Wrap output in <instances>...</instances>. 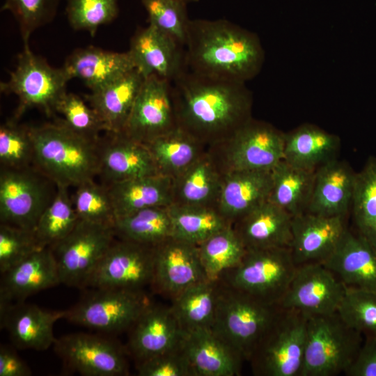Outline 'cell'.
Here are the masks:
<instances>
[{
  "label": "cell",
  "instance_id": "obj_43",
  "mask_svg": "<svg viewBox=\"0 0 376 376\" xmlns=\"http://www.w3.org/2000/svg\"><path fill=\"white\" fill-rule=\"evenodd\" d=\"M149 24L173 38L185 47L190 19L182 0H141Z\"/></svg>",
  "mask_w": 376,
  "mask_h": 376
},
{
  "label": "cell",
  "instance_id": "obj_35",
  "mask_svg": "<svg viewBox=\"0 0 376 376\" xmlns=\"http://www.w3.org/2000/svg\"><path fill=\"white\" fill-rule=\"evenodd\" d=\"M268 201L292 217L306 212L313 193L315 171L296 167L281 160L271 171Z\"/></svg>",
  "mask_w": 376,
  "mask_h": 376
},
{
  "label": "cell",
  "instance_id": "obj_25",
  "mask_svg": "<svg viewBox=\"0 0 376 376\" xmlns=\"http://www.w3.org/2000/svg\"><path fill=\"white\" fill-rule=\"evenodd\" d=\"M292 217L281 207L266 201L232 226L246 249L290 248Z\"/></svg>",
  "mask_w": 376,
  "mask_h": 376
},
{
  "label": "cell",
  "instance_id": "obj_38",
  "mask_svg": "<svg viewBox=\"0 0 376 376\" xmlns=\"http://www.w3.org/2000/svg\"><path fill=\"white\" fill-rule=\"evenodd\" d=\"M200 259L207 279L218 281L237 265L246 249L232 225L220 230L198 245Z\"/></svg>",
  "mask_w": 376,
  "mask_h": 376
},
{
  "label": "cell",
  "instance_id": "obj_48",
  "mask_svg": "<svg viewBox=\"0 0 376 376\" xmlns=\"http://www.w3.org/2000/svg\"><path fill=\"white\" fill-rule=\"evenodd\" d=\"M42 248L33 230L0 224L1 274Z\"/></svg>",
  "mask_w": 376,
  "mask_h": 376
},
{
  "label": "cell",
  "instance_id": "obj_36",
  "mask_svg": "<svg viewBox=\"0 0 376 376\" xmlns=\"http://www.w3.org/2000/svg\"><path fill=\"white\" fill-rule=\"evenodd\" d=\"M159 175L174 178L189 166L207 148L178 127L146 144Z\"/></svg>",
  "mask_w": 376,
  "mask_h": 376
},
{
  "label": "cell",
  "instance_id": "obj_24",
  "mask_svg": "<svg viewBox=\"0 0 376 376\" xmlns=\"http://www.w3.org/2000/svg\"><path fill=\"white\" fill-rule=\"evenodd\" d=\"M131 328L127 348L137 362L179 346L184 338L171 306L151 304Z\"/></svg>",
  "mask_w": 376,
  "mask_h": 376
},
{
  "label": "cell",
  "instance_id": "obj_18",
  "mask_svg": "<svg viewBox=\"0 0 376 376\" xmlns=\"http://www.w3.org/2000/svg\"><path fill=\"white\" fill-rule=\"evenodd\" d=\"M185 47L152 25L134 34L129 52L144 78L155 76L172 83L187 68Z\"/></svg>",
  "mask_w": 376,
  "mask_h": 376
},
{
  "label": "cell",
  "instance_id": "obj_53",
  "mask_svg": "<svg viewBox=\"0 0 376 376\" xmlns=\"http://www.w3.org/2000/svg\"><path fill=\"white\" fill-rule=\"evenodd\" d=\"M183 1H185L186 3H194V2H197L199 0H182Z\"/></svg>",
  "mask_w": 376,
  "mask_h": 376
},
{
  "label": "cell",
  "instance_id": "obj_49",
  "mask_svg": "<svg viewBox=\"0 0 376 376\" xmlns=\"http://www.w3.org/2000/svg\"><path fill=\"white\" fill-rule=\"evenodd\" d=\"M60 0H5L1 10L11 13L17 21L24 45L31 33L51 21Z\"/></svg>",
  "mask_w": 376,
  "mask_h": 376
},
{
  "label": "cell",
  "instance_id": "obj_13",
  "mask_svg": "<svg viewBox=\"0 0 376 376\" xmlns=\"http://www.w3.org/2000/svg\"><path fill=\"white\" fill-rule=\"evenodd\" d=\"M155 246L116 238L91 275L87 287L143 290L152 284Z\"/></svg>",
  "mask_w": 376,
  "mask_h": 376
},
{
  "label": "cell",
  "instance_id": "obj_52",
  "mask_svg": "<svg viewBox=\"0 0 376 376\" xmlns=\"http://www.w3.org/2000/svg\"><path fill=\"white\" fill-rule=\"evenodd\" d=\"M31 370L11 347H0V376H29Z\"/></svg>",
  "mask_w": 376,
  "mask_h": 376
},
{
  "label": "cell",
  "instance_id": "obj_40",
  "mask_svg": "<svg viewBox=\"0 0 376 376\" xmlns=\"http://www.w3.org/2000/svg\"><path fill=\"white\" fill-rule=\"evenodd\" d=\"M358 234L376 246V157L356 174L352 205Z\"/></svg>",
  "mask_w": 376,
  "mask_h": 376
},
{
  "label": "cell",
  "instance_id": "obj_12",
  "mask_svg": "<svg viewBox=\"0 0 376 376\" xmlns=\"http://www.w3.org/2000/svg\"><path fill=\"white\" fill-rule=\"evenodd\" d=\"M49 180L32 166L1 167L0 224L33 230L56 193L51 192Z\"/></svg>",
  "mask_w": 376,
  "mask_h": 376
},
{
  "label": "cell",
  "instance_id": "obj_1",
  "mask_svg": "<svg viewBox=\"0 0 376 376\" xmlns=\"http://www.w3.org/2000/svg\"><path fill=\"white\" fill-rule=\"evenodd\" d=\"M171 86L178 127L207 148L229 138L251 118V100L242 82L187 68Z\"/></svg>",
  "mask_w": 376,
  "mask_h": 376
},
{
  "label": "cell",
  "instance_id": "obj_2",
  "mask_svg": "<svg viewBox=\"0 0 376 376\" xmlns=\"http://www.w3.org/2000/svg\"><path fill=\"white\" fill-rule=\"evenodd\" d=\"M185 47L189 70L238 82L253 77L263 61L256 37L223 19H191Z\"/></svg>",
  "mask_w": 376,
  "mask_h": 376
},
{
  "label": "cell",
  "instance_id": "obj_51",
  "mask_svg": "<svg viewBox=\"0 0 376 376\" xmlns=\"http://www.w3.org/2000/svg\"><path fill=\"white\" fill-rule=\"evenodd\" d=\"M345 374L347 376H376V336H366Z\"/></svg>",
  "mask_w": 376,
  "mask_h": 376
},
{
  "label": "cell",
  "instance_id": "obj_23",
  "mask_svg": "<svg viewBox=\"0 0 376 376\" xmlns=\"http://www.w3.org/2000/svg\"><path fill=\"white\" fill-rule=\"evenodd\" d=\"M322 263L349 288L376 292V246L347 229Z\"/></svg>",
  "mask_w": 376,
  "mask_h": 376
},
{
  "label": "cell",
  "instance_id": "obj_8",
  "mask_svg": "<svg viewBox=\"0 0 376 376\" xmlns=\"http://www.w3.org/2000/svg\"><path fill=\"white\" fill-rule=\"evenodd\" d=\"M285 134L251 118L225 141L207 148L224 174L272 171L283 159Z\"/></svg>",
  "mask_w": 376,
  "mask_h": 376
},
{
  "label": "cell",
  "instance_id": "obj_37",
  "mask_svg": "<svg viewBox=\"0 0 376 376\" xmlns=\"http://www.w3.org/2000/svg\"><path fill=\"white\" fill-rule=\"evenodd\" d=\"M113 228L117 238L150 246L173 235L169 206L148 207L118 217Z\"/></svg>",
  "mask_w": 376,
  "mask_h": 376
},
{
  "label": "cell",
  "instance_id": "obj_14",
  "mask_svg": "<svg viewBox=\"0 0 376 376\" xmlns=\"http://www.w3.org/2000/svg\"><path fill=\"white\" fill-rule=\"evenodd\" d=\"M346 290L347 287L323 263H305L297 265L279 305L308 318L330 315L338 311Z\"/></svg>",
  "mask_w": 376,
  "mask_h": 376
},
{
  "label": "cell",
  "instance_id": "obj_26",
  "mask_svg": "<svg viewBox=\"0 0 376 376\" xmlns=\"http://www.w3.org/2000/svg\"><path fill=\"white\" fill-rule=\"evenodd\" d=\"M356 174L347 162L338 157L318 167L306 212L345 217L352 205Z\"/></svg>",
  "mask_w": 376,
  "mask_h": 376
},
{
  "label": "cell",
  "instance_id": "obj_41",
  "mask_svg": "<svg viewBox=\"0 0 376 376\" xmlns=\"http://www.w3.org/2000/svg\"><path fill=\"white\" fill-rule=\"evenodd\" d=\"M68 189L56 186L52 201L40 215L33 230L42 247H51L62 240L79 221Z\"/></svg>",
  "mask_w": 376,
  "mask_h": 376
},
{
  "label": "cell",
  "instance_id": "obj_45",
  "mask_svg": "<svg viewBox=\"0 0 376 376\" xmlns=\"http://www.w3.org/2000/svg\"><path fill=\"white\" fill-rule=\"evenodd\" d=\"M10 120L0 127L1 168L22 169L33 163V148L29 127Z\"/></svg>",
  "mask_w": 376,
  "mask_h": 376
},
{
  "label": "cell",
  "instance_id": "obj_39",
  "mask_svg": "<svg viewBox=\"0 0 376 376\" xmlns=\"http://www.w3.org/2000/svg\"><path fill=\"white\" fill-rule=\"evenodd\" d=\"M173 236L198 245L230 224L217 208L171 205Z\"/></svg>",
  "mask_w": 376,
  "mask_h": 376
},
{
  "label": "cell",
  "instance_id": "obj_17",
  "mask_svg": "<svg viewBox=\"0 0 376 376\" xmlns=\"http://www.w3.org/2000/svg\"><path fill=\"white\" fill-rule=\"evenodd\" d=\"M209 280L203 267L198 245L171 236L155 246L152 286L172 299L187 288Z\"/></svg>",
  "mask_w": 376,
  "mask_h": 376
},
{
  "label": "cell",
  "instance_id": "obj_4",
  "mask_svg": "<svg viewBox=\"0 0 376 376\" xmlns=\"http://www.w3.org/2000/svg\"><path fill=\"white\" fill-rule=\"evenodd\" d=\"M212 329L249 361L281 308L223 284Z\"/></svg>",
  "mask_w": 376,
  "mask_h": 376
},
{
  "label": "cell",
  "instance_id": "obj_33",
  "mask_svg": "<svg viewBox=\"0 0 376 376\" xmlns=\"http://www.w3.org/2000/svg\"><path fill=\"white\" fill-rule=\"evenodd\" d=\"M340 139L318 127L305 125L285 134L283 160L303 169L315 171L337 157Z\"/></svg>",
  "mask_w": 376,
  "mask_h": 376
},
{
  "label": "cell",
  "instance_id": "obj_10",
  "mask_svg": "<svg viewBox=\"0 0 376 376\" xmlns=\"http://www.w3.org/2000/svg\"><path fill=\"white\" fill-rule=\"evenodd\" d=\"M72 308L64 319L104 333L131 328L152 304L143 290L93 288Z\"/></svg>",
  "mask_w": 376,
  "mask_h": 376
},
{
  "label": "cell",
  "instance_id": "obj_29",
  "mask_svg": "<svg viewBox=\"0 0 376 376\" xmlns=\"http://www.w3.org/2000/svg\"><path fill=\"white\" fill-rule=\"evenodd\" d=\"M62 68L70 80L79 79L93 91L134 69L135 65L129 51L116 52L91 46L75 50Z\"/></svg>",
  "mask_w": 376,
  "mask_h": 376
},
{
  "label": "cell",
  "instance_id": "obj_22",
  "mask_svg": "<svg viewBox=\"0 0 376 376\" xmlns=\"http://www.w3.org/2000/svg\"><path fill=\"white\" fill-rule=\"evenodd\" d=\"M1 275L0 306L23 302L35 293L61 284L50 247L36 251Z\"/></svg>",
  "mask_w": 376,
  "mask_h": 376
},
{
  "label": "cell",
  "instance_id": "obj_50",
  "mask_svg": "<svg viewBox=\"0 0 376 376\" xmlns=\"http://www.w3.org/2000/svg\"><path fill=\"white\" fill-rule=\"evenodd\" d=\"M140 376H194L182 343L170 350L138 362Z\"/></svg>",
  "mask_w": 376,
  "mask_h": 376
},
{
  "label": "cell",
  "instance_id": "obj_21",
  "mask_svg": "<svg viewBox=\"0 0 376 376\" xmlns=\"http://www.w3.org/2000/svg\"><path fill=\"white\" fill-rule=\"evenodd\" d=\"M64 316L65 311H47L24 301L0 306L1 328L21 350L44 351L54 345V325Z\"/></svg>",
  "mask_w": 376,
  "mask_h": 376
},
{
  "label": "cell",
  "instance_id": "obj_42",
  "mask_svg": "<svg viewBox=\"0 0 376 376\" xmlns=\"http://www.w3.org/2000/svg\"><path fill=\"white\" fill-rule=\"evenodd\" d=\"M75 188L72 200L79 220L113 227L116 217L107 186L92 180Z\"/></svg>",
  "mask_w": 376,
  "mask_h": 376
},
{
  "label": "cell",
  "instance_id": "obj_34",
  "mask_svg": "<svg viewBox=\"0 0 376 376\" xmlns=\"http://www.w3.org/2000/svg\"><path fill=\"white\" fill-rule=\"evenodd\" d=\"M219 281L194 284L174 297L171 310L184 334L212 329L219 293Z\"/></svg>",
  "mask_w": 376,
  "mask_h": 376
},
{
  "label": "cell",
  "instance_id": "obj_32",
  "mask_svg": "<svg viewBox=\"0 0 376 376\" xmlns=\"http://www.w3.org/2000/svg\"><path fill=\"white\" fill-rule=\"evenodd\" d=\"M172 185V178L157 174L106 186L118 218L148 207L170 206Z\"/></svg>",
  "mask_w": 376,
  "mask_h": 376
},
{
  "label": "cell",
  "instance_id": "obj_31",
  "mask_svg": "<svg viewBox=\"0 0 376 376\" xmlns=\"http://www.w3.org/2000/svg\"><path fill=\"white\" fill-rule=\"evenodd\" d=\"M271 171H236L224 175L217 209L233 224L252 209L268 201Z\"/></svg>",
  "mask_w": 376,
  "mask_h": 376
},
{
  "label": "cell",
  "instance_id": "obj_28",
  "mask_svg": "<svg viewBox=\"0 0 376 376\" xmlns=\"http://www.w3.org/2000/svg\"><path fill=\"white\" fill-rule=\"evenodd\" d=\"M182 345L194 376H235L244 359L212 329L184 335Z\"/></svg>",
  "mask_w": 376,
  "mask_h": 376
},
{
  "label": "cell",
  "instance_id": "obj_46",
  "mask_svg": "<svg viewBox=\"0 0 376 376\" xmlns=\"http://www.w3.org/2000/svg\"><path fill=\"white\" fill-rule=\"evenodd\" d=\"M55 113L63 116L61 120L76 133L98 141L105 127L97 112L80 97L65 93L58 102Z\"/></svg>",
  "mask_w": 376,
  "mask_h": 376
},
{
  "label": "cell",
  "instance_id": "obj_15",
  "mask_svg": "<svg viewBox=\"0 0 376 376\" xmlns=\"http://www.w3.org/2000/svg\"><path fill=\"white\" fill-rule=\"evenodd\" d=\"M54 349L65 365L86 376H122L128 374L124 350L113 340L87 333L56 338Z\"/></svg>",
  "mask_w": 376,
  "mask_h": 376
},
{
  "label": "cell",
  "instance_id": "obj_27",
  "mask_svg": "<svg viewBox=\"0 0 376 376\" xmlns=\"http://www.w3.org/2000/svg\"><path fill=\"white\" fill-rule=\"evenodd\" d=\"M224 175L207 149L173 178L171 205L217 208Z\"/></svg>",
  "mask_w": 376,
  "mask_h": 376
},
{
  "label": "cell",
  "instance_id": "obj_5",
  "mask_svg": "<svg viewBox=\"0 0 376 376\" xmlns=\"http://www.w3.org/2000/svg\"><path fill=\"white\" fill-rule=\"evenodd\" d=\"M362 343V334L347 326L337 312L308 317L300 376L345 373Z\"/></svg>",
  "mask_w": 376,
  "mask_h": 376
},
{
  "label": "cell",
  "instance_id": "obj_3",
  "mask_svg": "<svg viewBox=\"0 0 376 376\" xmlns=\"http://www.w3.org/2000/svg\"><path fill=\"white\" fill-rule=\"evenodd\" d=\"M29 130L33 166L56 186L76 187L98 175L100 139L86 138L61 120Z\"/></svg>",
  "mask_w": 376,
  "mask_h": 376
},
{
  "label": "cell",
  "instance_id": "obj_7",
  "mask_svg": "<svg viewBox=\"0 0 376 376\" xmlns=\"http://www.w3.org/2000/svg\"><path fill=\"white\" fill-rule=\"evenodd\" d=\"M308 317L281 309L249 361L258 376H300L303 366Z\"/></svg>",
  "mask_w": 376,
  "mask_h": 376
},
{
  "label": "cell",
  "instance_id": "obj_9",
  "mask_svg": "<svg viewBox=\"0 0 376 376\" xmlns=\"http://www.w3.org/2000/svg\"><path fill=\"white\" fill-rule=\"evenodd\" d=\"M69 81L63 68L52 67L33 54L27 45L18 56L15 70L8 81L1 83L0 89L2 93L17 97L15 119L31 108L40 109L50 116L55 113L58 102L66 93Z\"/></svg>",
  "mask_w": 376,
  "mask_h": 376
},
{
  "label": "cell",
  "instance_id": "obj_11",
  "mask_svg": "<svg viewBox=\"0 0 376 376\" xmlns=\"http://www.w3.org/2000/svg\"><path fill=\"white\" fill-rule=\"evenodd\" d=\"M116 238L113 226L79 220L65 238L50 247L61 283L86 288L91 275Z\"/></svg>",
  "mask_w": 376,
  "mask_h": 376
},
{
  "label": "cell",
  "instance_id": "obj_30",
  "mask_svg": "<svg viewBox=\"0 0 376 376\" xmlns=\"http://www.w3.org/2000/svg\"><path fill=\"white\" fill-rule=\"evenodd\" d=\"M145 80L136 68L85 96L101 118L106 132H123Z\"/></svg>",
  "mask_w": 376,
  "mask_h": 376
},
{
  "label": "cell",
  "instance_id": "obj_20",
  "mask_svg": "<svg viewBox=\"0 0 376 376\" xmlns=\"http://www.w3.org/2000/svg\"><path fill=\"white\" fill-rule=\"evenodd\" d=\"M345 217L309 212L293 217L290 249L296 265L324 262L347 229Z\"/></svg>",
  "mask_w": 376,
  "mask_h": 376
},
{
  "label": "cell",
  "instance_id": "obj_6",
  "mask_svg": "<svg viewBox=\"0 0 376 376\" xmlns=\"http://www.w3.org/2000/svg\"><path fill=\"white\" fill-rule=\"evenodd\" d=\"M290 248L246 249L240 263L219 278L223 284L272 304H279L294 276Z\"/></svg>",
  "mask_w": 376,
  "mask_h": 376
},
{
  "label": "cell",
  "instance_id": "obj_47",
  "mask_svg": "<svg viewBox=\"0 0 376 376\" xmlns=\"http://www.w3.org/2000/svg\"><path fill=\"white\" fill-rule=\"evenodd\" d=\"M118 13V0H67L66 14L70 26L75 30L86 31L92 36Z\"/></svg>",
  "mask_w": 376,
  "mask_h": 376
},
{
  "label": "cell",
  "instance_id": "obj_44",
  "mask_svg": "<svg viewBox=\"0 0 376 376\" xmlns=\"http://www.w3.org/2000/svg\"><path fill=\"white\" fill-rule=\"evenodd\" d=\"M337 313L350 328L376 336V292L347 288Z\"/></svg>",
  "mask_w": 376,
  "mask_h": 376
},
{
  "label": "cell",
  "instance_id": "obj_16",
  "mask_svg": "<svg viewBox=\"0 0 376 376\" xmlns=\"http://www.w3.org/2000/svg\"><path fill=\"white\" fill-rule=\"evenodd\" d=\"M177 128L171 83L155 76L145 78L120 133L146 144Z\"/></svg>",
  "mask_w": 376,
  "mask_h": 376
},
{
  "label": "cell",
  "instance_id": "obj_19",
  "mask_svg": "<svg viewBox=\"0 0 376 376\" xmlns=\"http://www.w3.org/2000/svg\"><path fill=\"white\" fill-rule=\"evenodd\" d=\"M159 174L146 144L123 133L106 132L99 141L98 175L104 185Z\"/></svg>",
  "mask_w": 376,
  "mask_h": 376
}]
</instances>
